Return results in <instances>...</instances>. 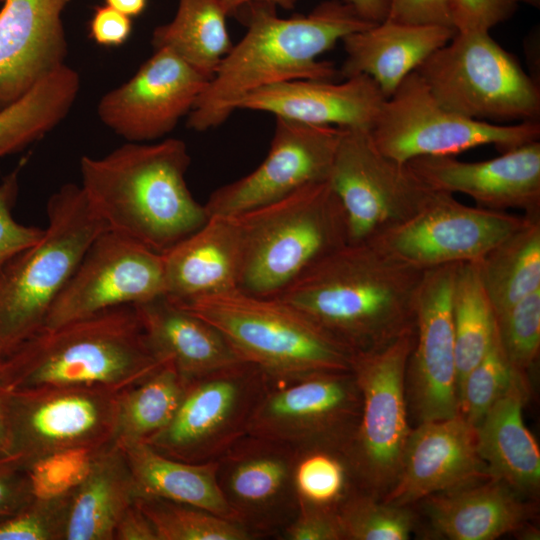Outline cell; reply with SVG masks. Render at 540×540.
Instances as JSON below:
<instances>
[{
  "mask_svg": "<svg viewBox=\"0 0 540 540\" xmlns=\"http://www.w3.org/2000/svg\"><path fill=\"white\" fill-rule=\"evenodd\" d=\"M436 100L494 124L539 122L540 89L489 31L457 32L416 70Z\"/></svg>",
  "mask_w": 540,
  "mask_h": 540,
  "instance_id": "obj_8",
  "label": "cell"
},
{
  "mask_svg": "<svg viewBox=\"0 0 540 540\" xmlns=\"http://www.w3.org/2000/svg\"><path fill=\"white\" fill-rule=\"evenodd\" d=\"M105 4L130 18L141 15L146 9L148 0H104Z\"/></svg>",
  "mask_w": 540,
  "mask_h": 540,
  "instance_id": "obj_54",
  "label": "cell"
},
{
  "mask_svg": "<svg viewBox=\"0 0 540 540\" xmlns=\"http://www.w3.org/2000/svg\"><path fill=\"white\" fill-rule=\"evenodd\" d=\"M209 80L171 50L154 49L128 81L101 97L97 114L126 142L154 141L188 116Z\"/></svg>",
  "mask_w": 540,
  "mask_h": 540,
  "instance_id": "obj_18",
  "label": "cell"
},
{
  "mask_svg": "<svg viewBox=\"0 0 540 540\" xmlns=\"http://www.w3.org/2000/svg\"><path fill=\"white\" fill-rule=\"evenodd\" d=\"M191 158L181 139L126 142L80 159L81 188L108 230L164 254L208 219L186 183Z\"/></svg>",
  "mask_w": 540,
  "mask_h": 540,
  "instance_id": "obj_3",
  "label": "cell"
},
{
  "mask_svg": "<svg viewBox=\"0 0 540 540\" xmlns=\"http://www.w3.org/2000/svg\"><path fill=\"white\" fill-rule=\"evenodd\" d=\"M453 27L457 32L490 31L508 20L518 0H450Z\"/></svg>",
  "mask_w": 540,
  "mask_h": 540,
  "instance_id": "obj_45",
  "label": "cell"
},
{
  "mask_svg": "<svg viewBox=\"0 0 540 540\" xmlns=\"http://www.w3.org/2000/svg\"><path fill=\"white\" fill-rule=\"evenodd\" d=\"M132 29V18L106 4L96 6L89 21L90 39L105 47L123 45Z\"/></svg>",
  "mask_w": 540,
  "mask_h": 540,
  "instance_id": "obj_48",
  "label": "cell"
},
{
  "mask_svg": "<svg viewBox=\"0 0 540 540\" xmlns=\"http://www.w3.org/2000/svg\"><path fill=\"white\" fill-rule=\"evenodd\" d=\"M13 390L3 361L0 364V465L8 464V397Z\"/></svg>",
  "mask_w": 540,
  "mask_h": 540,
  "instance_id": "obj_51",
  "label": "cell"
},
{
  "mask_svg": "<svg viewBox=\"0 0 540 540\" xmlns=\"http://www.w3.org/2000/svg\"><path fill=\"white\" fill-rule=\"evenodd\" d=\"M415 328L386 346L353 357L361 394L359 423L345 456L356 488L381 499L394 484L411 433L406 370Z\"/></svg>",
  "mask_w": 540,
  "mask_h": 540,
  "instance_id": "obj_9",
  "label": "cell"
},
{
  "mask_svg": "<svg viewBox=\"0 0 540 540\" xmlns=\"http://www.w3.org/2000/svg\"><path fill=\"white\" fill-rule=\"evenodd\" d=\"M495 316L540 289V215L522 223L476 262Z\"/></svg>",
  "mask_w": 540,
  "mask_h": 540,
  "instance_id": "obj_33",
  "label": "cell"
},
{
  "mask_svg": "<svg viewBox=\"0 0 540 540\" xmlns=\"http://www.w3.org/2000/svg\"><path fill=\"white\" fill-rule=\"evenodd\" d=\"M503 481L489 478L421 500L432 530L450 540H493L517 532L535 507Z\"/></svg>",
  "mask_w": 540,
  "mask_h": 540,
  "instance_id": "obj_27",
  "label": "cell"
},
{
  "mask_svg": "<svg viewBox=\"0 0 540 540\" xmlns=\"http://www.w3.org/2000/svg\"><path fill=\"white\" fill-rule=\"evenodd\" d=\"M162 255L164 296L173 302L239 289L241 239L235 216H209Z\"/></svg>",
  "mask_w": 540,
  "mask_h": 540,
  "instance_id": "obj_25",
  "label": "cell"
},
{
  "mask_svg": "<svg viewBox=\"0 0 540 540\" xmlns=\"http://www.w3.org/2000/svg\"><path fill=\"white\" fill-rule=\"evenodd\" d=\"M519 3H525L527 5L533 6L535 8H538L540 6V0H518Z\"/></svg>",
  "mask_w": 540,
  "mask_h": 540,
  "instance_id": "obj_55",
  "label": "cell"
},
{
  "mask_svg": "<svg viewBox=\"0 0 540 540\" xmlns=\"http://www.w3.org/2000/svg\"><path fill=\"white\" fill-rule=\"evenodd\" d=\"M42 238L0 269V346L5 355L39 332L91 243L108 230L80 185L48 199Z\"/></svg>",
  "mask_w": 540,
  "mask_h": 540,
  "instance_id": "obj_6",
  "label": "cell"
},
{
  "mask_svg": "<svg viewBox=\"0 0 540 540\" xmlns=\"http://www.w3.org/2000/svg\"><path fill=\"white\" fill-rule=\"evenodd\" d=\"M19 468L13 464L0 465V521L24 509L32 496L28 480L17 475Z\"/></svg>",
  "mask_w": 540,
  "mask_h": 540,
  "instance_id": "obj_49",
  "label": "cell"
},
{
  "mask_svg": "<svg viewBox=\"0 0 540 540\" xmlns=\"http://www.w3.org/2000/svg\"><path fill=\"white\" fill-rule=\"evenodd\" d=\"M350 5L362 18L380 23L387 17V0H342Z\"/></svg>",
  "mask_w": 540,
  "mask_h": 540,
  "instance_id": "obj_52",
  "label": "cell"
},
{
  "mask_svg": "<svg viewBox=\"0 0 540 540\" xmlns=\"http://www.w3.org/2000/svg\"><path fill=\"white\" fill-rule=\"evenodd\" d=\"M228 16H236L246 5L254 2H266L274 4L282 9H293L299 0H219Z\"/></svg>",
  "mask_w": 540,
  "mask_h": 540,
  "instance_id": "obj_53",
  "label": "cell"
},
{
  "mask_svg": "<svg viewBox=\"0 0 540 540\" xmlns=\"http://www.w3.org/2000/svg\"><path fill=\"white\" fill-rule=\"evenodd\" d=\"M424 272L375 241L347 243L274 297L354 356L380 349L415 328Z\"/></svg>",
  "mask_w": 540,
  "mask_h": 540,
  "instance_id": "obj_1",
  "label": "cell"
},
{
  "mask_svg": "<svg viewBox=\"0 0 540 540\" xmlns=\"http://www.w3.org/2000/svg\"><path fill=\"white\" fill-rule=\"evenodd\" d=\"M5 362L13 390L120 386L139 382L163 363L148 347L132 305L40 330Z\"/></svg>",
  "mask_w": 540,
  "mask_h": 540,
  "instance_id": "obj_4",
  "label": "cell"
},
{
  "mask_svg": "<svg viewBox=\"0 0 540 540\" xmlns=\"http://www.w3.org/2000/svg\"><path fill=\"white\" fill-rule=\"evenodd\" d=\"M266 381L259 368L243 362L188 382L169 424L145 442L184 462L217 460L246 434Z\"/></svg>",
  "mask_w": 540,
  "mask_h": 540,
  "instance_id": "obj_13",
  "label": "cell"
},
{
  "mask_svg": "<svg viewBox=\"0 0 540 540\" xmlns=\"http://www.w3.org/2000/svg\"><path fill=\"white\" fill-rule=\"evenodd\" d=\"M527 397L526 375H520L475 429L477 449L491 477L530 496L540 487V451L523 420Z\"/></svg>",
  "mask_w": 540,
  "mask_h": 540,
  "instance_id": "obj_29",
  "label": "cell"
},
{
  "mask_svg": "<svg viewBox=\"0 0 540 540\" xmlns=\"http://www.w3.org/2000/svg\"><path fill=\"white\" fill-rule=\"evenodd\" d=\"M523 216L465 205L453 194L433 190L410 219L373 240L422 270L477 262L513 232Z\"/></svg>",
  "mask_w": 540,
  "mask_h": 540,
  "instance_id": "obj_15",
  "label": "cell"
},
{
  "mask_svg": "<svg viewBox=\"0 0 540 540\" xmlns=\"http://www.w3.org/2000/svg\"><path fill=\"white\" fill-rule=\"evenodd\" d=\"M455 33L454 28L447 26L385 19L342 39L346 57L339 69L341 77L366 75L387 99L409 74L447 44Z\"/></svg>",
  "mask_w": 540,
  "mask_h": 540,
  "instance_id": "obj_26",
  "label": "cell"
},
{
  "mask_svg": "<svg viewBox=\"0 0 540 540\" xmlns=\"http://www.w3.org/2000/svg\"><path fill=\"white\" fill-rule=\"evenodd\" d=\"M344 540H407L415 526L409 506L354 489L337 507Z\"/></svg>",
  "mask_w": 540,
  "mask_h": 540,
  "instance_id": "obj_39",
  "label": "cell"
},
{
  "mask_svg": "<svg viewBox=\"0 0 540 540\" xmlns=\"http://www.w3.org/2000/svg\"><path fill=\"white\" fill-rule=\"evenodd\" d=\"M520 375L506 358L496 335L482 359L471 369L458 391V414L476 427L489 409Z\"/></svg>",
  "mask_w": 540,
  "mask_h": 540,
  "instance_id": "obj_40",
  "label": "cell"
},
{
  "mask_svg": "<svg viewBox=\"0 0 540 540\" xmlns=\"http://www.w3.org/2000/svg\"><path fill=\"white\" fill-rule=\"evenodd\" d=\"M173 303L214 326L270 379L352 371L353 354L276 297L236 289Z\"/></svg>",
  "mask_w": 540,
  "mask_h": 540,
  "instance_id": "obj_7",
  "label": "cell"
},
{
  "mask_svg": "<svg viewBox=\"0 0 540 540\" xmlns=\"http://www.w3.org/2000/svg\"><path fill=\"white\" fill-rule=\"evenodd\" d=\"M4 0H0V2L2 3Z\"/></svg>",
  "mask_w": 540,
  "mask_h": 540,
  "instance_id": "obj_57",
  "label": "cell"
},
{
  "mask_svg": "<svg viewBox=\"0 0 540 540\" xmlns=\"http://www.w3.org/2000/svg\"><path fill=\"white\" fill-rule=\"evenodd\" d=\"M71 0H4L0 9V110L63 66L62 13Z\"/></svg>",
  "mask_w": 540,
  "mask_h": 540,
  "instance_id": "obj_23",
  "label": "cell"
},
{
  "mask_svg": "<svg viewBox=\"0 0 540 540\" xmlns=\"http://www.w3.org/2000/svg\"><path fill=\"white\" fill-rule=\"evenodd\" d=\"M114 538L120 540H157L154 528L134 502L119 520Z\"/></svg>",
  "mask_w": 540,
  "mask_h": 540,
  "instance_id": "obj_50",
  "label": "cell"
},
{
  "mask_svg": "<svg viewBox=\"0 0 540 540\" xmlns=\"http://www.w3.org/2000/svg\"><path fill=\"white\" fill-rule=\"evenodd\" d=\"M496 335L511 366L526 374L540 348V289L495 316Z\"/></svg>",
  "mask_w": 540,
  "mask_h": 540,
  "instance_id": "obj_41",
  "label": "cell"
},
{
  "mask_svg": "<svg viewBox=\"0 0 540 540\" xmlns=\"http://www.w3.org/2000/svg\"><path fill=\"white\" fill-rule=\"evenodd\" d=\"M5 352L3 351L2 347L0 346V364L1 362L3 361V359L5 358Z\"/></svg>",
  "mask_w": 540,
  "mask_h": 540,
  "instance_id": "obj_56",
  "label": "cell"
},
{
  "mask_svg": "<svg viewBox=\"0 0 540 540\" xmlns=\"http://www.w3.org/2000/svg\"><path fill=\"white\" fill-rule=\"evenodd\" d=\"M227 17L219 0H178L173 19L153 30L152 46L171 50L211 79L233 46Z\"/></svg>",
  "mask_w": 540,
  "mask_h": 540,
  "instance_id": "obj_34",
  "label": "cell"
},
{
  "mask_svg": "<svg viewBox=\"0 0 540 540\" xmlns=\"http://www.w3.org/2000/svg\"><path fill=\"white\" fill-rule=\"evenodd\" d=\"M386 98L366 75L343 82L300 79L260 88L238 104L237 110L268 112L310 125L370 131Z\"/></svg>",
  "mask_w": 540,
  "mask_h": 540,
  "instance_id": "obj_24",
  "label": "cell"
},
{
  "mask_svg": "<svg viewBox=\"0 0 540 540\" xmlns=\"http://www.w3.org/2000/svg\"><path fill=\"white\" fill-rule=\"evenodd\" d=\"M280 536L286 540H344L337 508L316 506L300 499L294 519Z\"/></svg>",
  "mask_w": 540,
  "mask_h": 540,
  "instance_id": "obj_44",
  "label": "cell"
},
{
  "mask_svg": "<svg viewBox=\"0 0 540 540\" xmlns=\"http://www.w3.org/2000/svg\"><path fill=\"white\" fill-rule=\"evenodd\" d=\"M374 145L401 163L421 156L455 155L483 145L500 153L540 138L539 122L494 124L442 106L414 71L384 100L369 131Z\"/></svg>",
  "mask_w": 540,
  "mask_h": 540,
  "instance_id": "obj_10",
  "label": "cell"
},
{
  "mask_svg": "<svg viewBox=\"0 0 540 540\" xmlns=\"http://www.w3.org/2000/svg\"><path fill=\"white\" fill-rule=\"evenodd\" d=\"M134 308L153 355L170 363L186 384L245 362L214 326L165 296Z\"/></svg>",
  "mask_w": 540,
  "mask_h": 540,
  "instance_id": "obj_28",
  "label": "cell"
},
{
  "mask_svg": "<svg viewBox=\"0 0 540 540\" xmlns=\"http://www.w3.org/2000/svg\"><path fill=\"white\" fill-rule=\"evenodd\" d=\"M239 289L274 297L310 266L348 243L343 208L328 180L235 216Z\"/></svg>",
  "mask_w": 540,
  "mask_h": 540,
  "instance_id": "obj_5",
  "label": "cell"
},
{
  "mask_svg": "<svg viewBox=\"0 0 540 540\" xmlns=\"http://www.w3.org/2000/svg\"><path fill=\"white\" fill-rule=\"evenodd\" d=\"M341 128L275 117L263 162L248 175L215 190L204 204L208 216H236L327 181Z\"/></svg>",
  "mask_w": 540,
  "mask_h": 540,
  "instance_id": "obj_16",
  "label": "cell"
},
{
  "mask_svg": "<svg viewBox=\"0 0 540 540\" xmlns=\"http://www.w3.org/2000/svg\"><path fill=\"white\" fill-rule=\"evenodd\" d=\"M492 478L476 429L459 414L411 430L394 484L382 501L410 506L435 493Z\"/></svg>",
  "mask_w": 540,
  "mask_h": 540,
  "instance_id": "obj_21",
  "label": "cell"
},
{
  "mask_svg": "<svg viewBox=\"0 0 540 540\" xmlns=\"http://www.w3.org/2000/svg\"><path fill=\"white\" fill-rule=\"evenodd\" d=\"M77 388L12 390L8 397V463L21 467L56 450L85 446L108 425L115 408L99 393Z\"/></svg>",
  "mask_w": 540,
  "mask_h": 540,
  "instance_id": "obj_20",
  "label": "cell"
},
{
  "mask_svg": "<svg viewBox=\"0 0 540 540\" xmlns=\"http://www.w3.org/2000/svg\"><path fill=\"white\" fill-rule=\"evenodd\" d=\"M387 20L453 27L450 0H387Z\"/></svg>",
  "mask_w": 540,
  "mask_h": 540,
  "instance_id": "obj_46",
  "label": "cell"
},
{
  "mask_svg": "<svg viewBox=\"0 0 540 540\" xmlns=\"http://www.w3.org/2000/svg\"><path fill=\"white\" fill-rule=\"evenodd\" d=\"M294 485L298 499L333 508L357 489L345 454L326 448L298 451Z\"/></svg>",
  "mask_w": 540,
  "mask_h": 540,
  "instance_id": "obj_38",
  "label": "cell"
},
{
  "mask_svg": "<svg viewBox=\"0 0 540 540\" xmlns=\"http://www.w3.org/2000/svg\"><path fill=\"white\" fill-rule=\"evenodd\" d=\"M75 490L63 527L68 540L113 539L119 520L137 498L125 458L117 453L93 458Z\"/></svg>",
  "mask_w": 540,
  "mask_h": 540,
  "instance_id": "obj_31",
  "label": "cell"
},
{
  "mask_svg": "<svg viewBox=\"0 0 540 540\" xmlns=\"http://www.w3.org/2000/svg\"><path fill=\"white\" fill-rule=\"evenodd\" d=\"M361 413V394L352 371L315 373L267 381L246 434L298 450L326 448L346 453Z\"/></svg>",
  "mask_w": 540,
  "mask_h": 540,
  "instance_id": "obj_11",
  "label": "cell"
},
{
  "mask_svg": "<svg viewBox=\"0 0 540 540\" xmlns=\"http://www.w3.org/2000/svg\"><path fill=\"white\" fill-rule=\"evenodd\" d=\"M165 295L163 255L106 230L89 246L41 330Z\"/></svg>",
  "mask_w": 540,
  "mask_h": 540,
  "instance_id": "obj_14",
  "label": "cell"
},
{
  "mask_svg": "<svg viewBox=\"0 0 540 540\" xmlns=\"http://www.w3.org/2000/svg\"><path fill=\"white\" fill-rule=\"evenodd\" d=\"M80 89L78 73L67 64L0 110V159L18 153L58 126L72 109Z\"/></svg>",
  "mask_w": 540,
  "mask_h": 540,
  "instance_id": "obj_32",
  "label": "cell"
},
{
  "mask_svg": "<svg viewBox=\"0 0 540 540\" xmlns=\"http://www.w3.org/2000/svg\"><path fill=\"white\" fill-rule=\"evenodd\" d=\"M137 497H154L202 508L236 521L217 481V460L188 463L168 457L145 441L120 443Z\"/></svg>",
  "mask_w": 540,
  "mask_h": 540,
  "instance_id": "obj_30",
  "label": "cell"
},
{
  "mask_svg": "<svg viewBox=\"0 0 540 540\" xmlns=\"http://www.w3.org/2000/svg\"><path fill=\"white\" fill-rule=\"evenodd\" d=\"M55 526L42 508H27L0 521V540H47L56 535Z\"/></svg>",
  "mask_w": 540,
  "mask_h": 540,
  "instance_id": "obj_47",
  "label": "cell"
},
{
  "mask_svg": "<svg viewBox=\"0 0 540 540\" xmlns=\"http://www.w3.org/2000/svg\"><path fill=\"white\" fill-rule=\"evenodd\" d=\"M19 173L20 167H17L0 182V269L36 244L44 234V229L23 225L13 217L19 194Z\"/></svg>",
  "mask_w": 540,
  "mask_h": 540,
  "instance_id": "obj_43",
  "label": "cell"
},
{
  "mask_svg": "<svg viewBox=\"0 0 540 540\" xmlns=\"http://www.w3.org/2000/svg\"><path fill=\"white\" fill-rule=\"evenodd\" d=\"M140 382L116 405L113 428L120 443L147 441L166 427L186 389V383L168 362Z\"/></svg>",
  "mask_w": 540,
  "mask_h": 540,
  "instance_id": "obj_36",
  "label": "cell"
},
{
  "mask_svg": "<svg viewBox=\"0 0 540 540\" xmlns=\"http://www.w3.org/2000/svg\"><path fill=\"white\" fill-rule=\"evenodd\" d=\"M407 163L434 190L466 194L490 210L520 209L524 215H540L539 140L485 161L445 155L421 156Z\"/></svg>",
  "mask_w": 540,
  "mask_h": 540,
  "instance_id": "obj_22",
  "label": "cell"
},
{
  "mask_svg": "<svg viewBox=\"0 0 540 540\" xmlns=\"http://www.w3.org/2000/svg\"><path fill=\"white\" fill-rule=\"evenodd\" d=\"M452 317L459 391L466 375L488 351L496 329L495 314L476 262L458 264L452 294Z\"/></svg>",
  "mask_w": 540,
  "mask_h": 540,
  "instance_id": "obj_35",
  "label": "cell"
},
{
  "mask_svg": "<svg viewBox=\"0 0 540 540\" xmlns=\"http://www.w3.org/2000/svg\"><path fill=\"white\" fill-rule=\"evenodd\" d=\"M277 6L254 2L235 16L246 27L188 114L187 127L203 132L223 124L248 94L273 84L341 77L319 56L354 32L376 23L362 18L342 0H326L306 15L282 18Z\"/></svg>",
  "mask_w": 540,
  "mask_h": 540,
  "instance_id": "obj_2",
  "label": "cell"
},
{
  "mask_svg": "<svg viewBox=\"0 0 540 540\" xmlns=\"http://www.w3.org/2000/svg\"><path fill=\"white\" fill-rule=\"evenodd\" d=\"M459 263L425 270L415 309L407 370L409 398L419 423L458 414L452 294Z\"/></svg>",
  "mask_w": 540,
  "mask_h": 540,
  "instance_id": "obj_19",
  "label": "cell"
},
{
  "mask_svg": "<svg viewBox=\"0 0 540 540\" xmlns=\"http://www.w3.org/2000/svg\"><path fill=\"white\" fill-rule=\"evenodd\" d=\"M328 182L343 208L348 243L369 242L414 216L433 190L374 145L369 131L341 128Z\"/></svg>",
  "mask_w": 540,
  "mask_h": 540,
  "instance_id": "obj_12",
  "label": "cell"
},
{
  "mask_svg": "<svg viewBox=\"0 0 540 540\" xmlns=\"http://www.w3.org/2000/svg\"><path fill=\"white\" fill-rule=\"evenodd\" d=\"M298 449L245 434L218 459L217 481L236 521L255 537L280 534L298 511Z\"/></svg>",
  "mask_w": 540,
  "mask_h": 540,
  "instance_id": "obj_17",
  "label": "cell"
},
{
  "mask_svg": "<svg viewBox=\"0 0 540 540\" xmlns=\"http://www.w3.org/2000/svg\"><path fill=\"white\" fill-rule=\"evenodd\" d=\"M136 505L151 522L157 540H250L239 523L202 508L154 497H137Z\"/></svg>",
  "mask_w": 540,
  "mask_h": 540,
  "instance_id": "obj_37",
  "label": "cell"
},
{
  "mask_svg": "<svg viewBox=\"0 0 540 540\" xmlns=\"http://www.w3.org/2000/svg\"><path fill=\"white\" fill-rule=\"evenodd\" d=\"M86 446L56 450L34 460L29 469V488L38 501L51 502L76 489L92 465Z\"/></svg>",
  "mask_w": 540,
  "mask_h": 540,
  "instance_id": "obj_42",
  "label": "cell"
}]
</instances>
